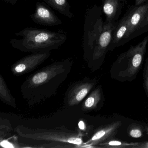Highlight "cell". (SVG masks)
Instances as JSON below:
<instances>
[{
    "label": "cell",
    "mask_w": 148,
    "mask_h": 148,
    "mask_svg": "<svg viewBox=\"0 0 148 148\" xmlns=\"http://www.w3.org/2000/svg\"><path fill=\"white\" fill-rule=\"evenodd\" d=\"M123 7L122 0H103V11L106 17L105 22L116 23V21L121 15Z\"/></svg>",
    "instance_id": "cell-13"
},
{
    "label": "cell",
    "mask_w": 148,
    "mask_h": 148,
    "mask_svg": "<svg viewBox=\"0 0 148 148\" xmlns=\"http://www.w3.org/2000/svg\"><path fill=\"white\" fill-rule=\"evenodd\" d=\"M97 80L88 78L74 82L67 88L64 97L66 106L73 107L82 103L91 91L96 87Z\"/></svg>",
    "instance_id": "cell-6"
},
{
    "label": "cell",
    "mask_w": 148,
    "mask_h": 148,
    "mask_svg": "<svg viewBox=\"0 0 148 148\" xmlns=\"http://www.w3.org/2000/svg\"><path fill=\"white\" fill-rule=\"evenodd\" d=\"M148 2V0H135V5L139 6Z\"/></svg>",
    "instance_id": "cell-22"
},
{
    "label": "cell",
    "mask_w": 148,
    "mask_h": 148,
    "mask_svg": "<svg viewBox=\"0 0 148 148\" xmlns=\"http://www.w3.org/2000/svg\"><path fill=\"white\" fill-rule=\"evenodd\" d=\"M14 131L24 139L34 142H45L40 148H83V136L77 130L64 126L53 129L32 128L19 125Z\"/></svg>",
    "instance_id": "cell-3"
},
{
    "label": "cell",
    "mask_w": 148,
    "mask_h": 148,
    "mask_svg": "<svg viewBox=\"0 0 148 148\" xmlns=\"http://www.w3.org/2000/svg\"><path fill=\"white\" fill-rule=\"evenodd\" d=\"M78 129L77 130L78 132L84 136H86L88 132L90 131L89 130L91 127L88 125V124L86 123L84 119H80L78 123Z\"/></svg>",
    "instance_id": "cell-19"
},
{
    "label": "cell",
    "mask_w": 148,
    "mask_h": 148,
    "mask_svg": "<svg viewBox=\"0 0 148 148\" xmlns=\"http://www.w3.org/2000/svg\"><path fill=\"white\" fill-rule=\"evenodd\" d=\"M141 32H142V34L148 32V14L142 24L141 26Z\"/></svg>",
    "instance_id": "cell-21"
},
{
    "label": "cell",
    "mask_w": 148,
    "mask_h": 148,
    "mask_svg": "<svg viewBox=\"0 0 148 148\" xmlns=\"http://www.w3.org/2000/svg\"><path fill=\"white\" fill-rule=\"evenodd\" d=\"M102 14L101 8L94 5L87 11L85 18L82 43L84 58L92 72L103 64L117 22H104Z\"/></svg>",
    "instance_id": "cell-2"
},
{
    "label": "cell",
    "mask_w": 148,
    "mask_h": 148,
    "mask_svg": "<svg viewBox=\"0 0 148 148\" xmlns=\"http://www.w3.org/2000/svg\"><path fill=\"white\" fill-rule=\"evenodd\" d=\"M34 23L46 26H55L62 25V21L52 11L45 2L38 1L35 5L34 13L31 15Z\"/></svg>",
    "instance_id": "cell-9"
},
{
    "label": "cell",
    "mask_w": 148,
    "mask_h": 148,
    "mask_svg": "<svg viewBox=\"0 0 148 148\" xmlns=\"http://www.w3.org/2000/svg\"><path fill=\"white\" fill-rule=\"evenodd\" d=\"M104 99L102 86H97L82 102L81 110L85 112L97 110L103 106Z\"/></svg>",
    "instance_id": "cell-11"
},
{
    "label": "cell",
    "mask_w": 148,
    "mask_h": 148,
    "mask_svg": "<svg viewBox=\"0 0 148 148\" xmlns=\"http://www.w3.org/2000/svg\"><path fill=\"white\" fill-rule=\"evenodd\" d=\"M13 130L11 123L7 119L1 118L0 121V138L1 141L10 135Z\"/></svg>",
    "instance_id": "cell-16"
},
{
    "label": "cell",
    "mask_w": 148,
    "mask_h": 148,
    "mask_svg": "<svg viewBox=\"0 0 148 148\" xmlns=\"http://www.w3.org/2000/svg\"><path fill=\"white\" fill-rule=\"evenodd\" d=\"M128 23L125 15L117 22L116 26L112 34L111 42L108 48L109 51H113L116 47L121 46L127 42Z\"/></svg>",
    "instance_id": "cell-12"
},
{
    "label": "cell",
    "mask_w": 148,
    "mask_h": 148,
    "mask_svg": "<svg viewBox=\"0 0 148 148\" xmlns=\"http://www.w3.org/2000/svg\"><path fill=\"white\" fill-rule=\"evenodd\" d=\"M121 125L122 123L117 121L97 128L89 140L84 143V147H93L111 140Z\"/></svg>",
    "instance_id": "cell-10"
},
{
    "label": "cell",
    "mask_w": 148,
    "mask_h": 148,
    "mask_svg": "<svg viewBox=\"0 0 148 148\" xmlns=\"http://www.w3.org/2000/svg\"><path fill=\"white\" fill-rule=\"evenodd\" d=\"M148 36L136 46L120 54L112 64L110 73L112 77L121 82H130L136 77L146 52Z\"/></svg>",
    "instance_id": "cell-5"
},
{
    "label": "cell",
    "mask_w": 148,
    "mask_h": 148,
    "mask_svg": "<svg viewBox=\"0 0 148 148\" xmlns=\"http://www.w3.org/2000/svg\"><path fill=\"white\" fill-rule=\"evenodd\" d=\"M51 55V51L32 53L13 64L11 71L14 76H21L34 71Z\"/></svg>",
    "instance_id": "cell-8"
},
{
    "label": "cell",
    "mask_w": 148,
    "mask_h": 148,
    "mask_svg": "<svg viewBox=\"0 0 148 148\" xmlns=\"http://www.w3.org/2000/svg\"><path fill=\"white\" fill-rule=\"evenodd\" d=\"M73 62L72 58L61 60L27 77L21 86V92L27 105L33 106L54 96L67 79Z\"/></svg>",
    "instance_id": "cell-1"
},
{
    "label": "cell",
    "mask_w": 148,
    "mask_h": 148,
    "mask_svg": "<svg viewBox=\"0 0 148 148\" xmlns=\"http://www.w3.org/2000/svg\"><path fill=\"white\" fill-rule=\"evenodd\" d=\"M0 99L7 105L17 108L16 99L12 95L5 79L1 74H0Z\"/></svg>",
    "instance_id": "cell-15"
},
{
    "label": "cell",
    "mask_w": 148,
    "mask_h": 148,
    "mask_svg": "<svg viewBox=\"0 0 148 148\" xmlns=\"http://www.w3.org/2000/svg\"><path fill=\"white\" fill-rule=\"evenodd\" d=\"M143 145V146H141L140 147H145V148H148V143H146V144L144 145Z\"/></svg>",
    "instance_id": "cell-24"
},
{
    "label": "cell",
    "mask_w": 148,
    "mask_h": 148,
    "mask_svg": "<svg viewBox=\"0 0 148 148\" xmlns=\"http://www.w3.org/2000/svg\"><path fill=\"white\" fill-rule=\"evenodd\" d=\"M20 39H12L10 41L12 47L23 52L34 53L51 51L59 49L67 39L64 30L55 32L38 27H28L15 33Z\"/></svg>",
    "instance_id": "cell-4"
},
{
    "label": "cell",
    "mask_w": 148,
    "mask_h": 148,
    "mask_svg": "<svg viewBox=\"0 0 148 148\" xmlns=\"http://www.w3.org/2000/svg\"><path fill=\"white\" fill-rule=\"evenodd\" d=\"M148 14V2L139 6H132L125 15L128 23L127 42L142 34L141 26Z\"/></svg>",
    "instance_id": "cell-7"
},
{
    "label": "cell",
    "mask_w": 148,
    "mask_h": 148,
    "mask_svg": "<svg viewBox=\"0 0 148 148\" xmlns=\"http://www.w3.org/2000/svg\"><path fill=\"white\" fill-rule=\"evenodd\" d=\"M5 2H8L9 4L12 5H14L17 3L18 0H4ZM24 1H28V0H24Z\"/></svg>",
    "instance_id": "cell-23"
},
{
    "label": "cell",
    "mask_w": 148,
    "mask_h": 148,
    "mask_svg": "<svg viewBox=\"0 0 148 148\" xmlns=\"http://www.w3.org/2000/svg\"><path fill=\"white\" fill-rule=\"evenodd\" d=\"M129 127V132L130 136L134 138L141 137L143 135V131L140 126L138 125H132Z\"/></svg>",
    "instance_id": "cell-18"
},
{
    "label": "cell",
    "mask_w": 148,
    "mask_h": 148,
    "mask_svg": "<svg viewBox=\"0 0 148 148\" xmlns=\"http://www.w3.org/2000/svg\"><path fill=\"white\" fill-rule=\"evenodd\" d=\"M99 145L104 147H114V148H121V147L130 146L131 144L123 143L118 140H109L105 143L100 144Z\"/></svg>",
    "instance_id": "cell-17"
},
{
    "label": "cell",
    "mask_w": 148,
    "mask_h": 148,
    "mask_svg": "<svg viewBox=\"0 0 148 148\" xmlns=\"http://www.w3.org/2000/svg\"><path fill=\"white\" fill-rule=\"evenodd\" d=\"M43 1L61 15L70 19L74 17L71 11V7L68 0H43Z\"/></svg>",
    "instance_id": "cell-14"
},
{
    "label": "cell",
    "mask_w": 148,
    "mask_h": 148,
    "mask_svg": "<svg viewBox=\"0 0 148 148\" xmlns=\"http://www.w3.org/2000/svg\"><path fill=\"white\" fill-rule=\"evenodd\" d=\"M144 83L145 91L148 97V58L146 59L145 67L144 70Z\"/></svg>",
    "instance_id": "cell-20"
}]
</instances>
